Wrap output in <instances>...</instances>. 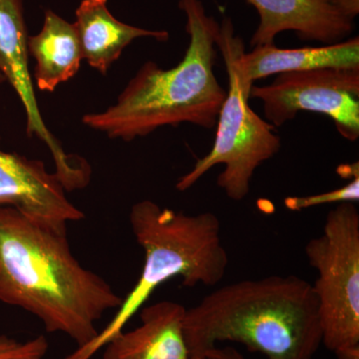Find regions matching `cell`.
Wrapping results in <instances>:
<instances>
[{"label":"cell","instance_id":"obj_3","mask_svg":"<svg viewBox=\"0 0 359 359\" xmlns=\"http://www.w3.org/2000/svg\"><path fill=\"white\" fill-rule=\"evenodd\" d=\"M179 8L185 13L190 39L183 60L171 69L153 61L144 63L114 105L84 115V125L125 142L183 123L216 127L226 97L214 70L219 23L201 0H180Z\"/></svg>","mask_w":359,"mask_h":359},{"label":"cell","instance_id":"obj_18","mask_svg":"<svg viewBox=\"0 0 359 359\" xmlns=\"http://www.w3.org/2000/svg\"><path fill=\"white\" fill-rule=\"evenodd\" d=\"M11 359H44L43 356H29V358H18Z\"/></svg>","mask_w":359,"mask_h":359},{"label":"cell","instance_id":"obj_15","mask_svg":"<svg viewBox=\"0 0 359 359\" xmlns=\"http://www.w3.org/2000/svg\"><path fill=\"white\" fill-rule=\"evenodd\" d=\"M359 200V175L353 177L346 185L318 194V195L304 196V197H287L283 204L287 210L292 212H301L309 208L327 204H341V203H358Z\"/></svg>","mask_w":359,"mask_h":359},{"label":"cell","instance_id":"obj_19","mask_svg":"<svg viewBox=\"0 0 359 359\" xmlns=\"http://www.w3.org/2000/svg\"><path fill=\"white\" fill-rule=\"evenodd\" d=\"M6 81V78H4V74H2L1 71H0V84L4 83Z\"/></svg>","mask_w":359,"mask_h":359},{"label":"cell","instance_id":"obj_14","mask_svg":"<svg viewBox=\"0 0 359 359\" xmlns=\"http://www.w3.org/2000/svg\"><path fill=\"white\" fill-rule=\"evenodd\" d=\"M28 54L35 59L34 78L40 91L53 92L79 71L81 47L74 23L54 11H45L43 26L28 36Z\"/></svg>","mask_w":359,"mask_h":359},{"label":"cell","instance_id":"obj_2","mask_svg":"<svg viewBox=\"0 0 359 359\" xmlns=\"http://www.w3.org/2000/svg\"><path fill=\"white\" fill-rule=\"evenodd\" d=\"M190 358L218 342L244 344L266 359H313L321 344L313 285L297 276H271L224 285L186 309Z\"/></svg>","mask_w":359,"mask_h":359},{"label":"cell","instance_id":"obj_10","mask_svg":"<svg viewBox=\"0 0 359 359\" xmlns=\"http://www.w3.org/2000/svg\"><path fill=\"white\" fill-rule=\"evenodd\" d=\"M0 207H11L39 223L67 224L85 218L66 197L55 173L44 163L0 149Z\"/></svg>","mask_w":359,"mask_h":359},{"label":"cell","instance_id":"obj_17","mask_svg":"<svg viewBox=\"0 0 359 359\" xmlns=\"http://www.w3.org/2000/svg\"><path fill=\"white\" fill-rule=\"evenodd\" d=\"M205 356L208 359H247L240 351L231 346H215L208 351Z\"/></svg>","mask_w":359,"mask_h":359},{"label":"cell","instance_id":"obj_12","mask_svg":"<svg viewBox=\"0 0 359 359\" xmlns=\"http://www.w3.org/2000/svg\"><path fill=\"white\" fill-rule=\"evenodd\" d=\"M238 76L247 88L271 75L320 69V68L359 67V39L353 37L320 47L280 49L275 45L255 47L245 52L241 45L236 56Z\"/></svg>","mask_w":359,"mask_h":359},{"label":"cell","instance_id":"obj_16","mask_svg":"<svg viewBox=\"0 0 359 359\" xmlns=\"http://www.w3.org/2000/svg\"><path fill=\"white\" fill-rule=\"evenodd\" d=\"M47 349L48 341L43 335L21 342L7 335L0 334V359L44 356Z\"/></svg>","mask_w":359,"mask_h":359},{"label":"cell","instance_id":"obj_5","mask_svg":"<svg viewBox=\"0 0 359 359\" xmlns=\"http://www.w3.org/2000/svg\"><path fill=\"white\" fill-rule=\"evenodd\" d=\"M243 43L231 20H224L219 25L217 47L226 65L229 89L217 121L214 146L179 179L176 187L181 192L195 185L217 165H223L217 184L231 200L240 202L249 195L257 168L278 154L282 146L275 127L250 107V89L241 81L236 66V56Z\"/></svg>","mask_w":359,"mask_h":359},{"label":"cell","instance_id":"obj_13","mask_svg":"<svg viewBox=\"0 0 359 359\" xmlns=\"http://www.w3.org/2000/svg\"><path fill=\"white\" fill-rule=\"evenodd\" d=\"M76 28L82 58L89 66L107 74L113 63L134 40L150 37L167 41L170 34L165 30H150L126 25L110 13L108 0H82L75 11Z\"/></svg>","mask_w":359,"mask_h":359},{"label":"cell","instance_id":"obj_9","mask_svg":"<svg viewBox=\"0 0 359 359\" xmlns=\"http://www.w3.org/2000/svg\"><path fill=\"white\" fill-rule=\"evenodd\" d=\"M259 22L250 46L275 45L280 33L294 32L304 41L337 43L351 36L359 14V0H247Z\"/></svg>","mask_w":359,"mask_h":359},{"label":"cell","instance_id":"obj_11","mask_svg":"<svg viewBox=\"0 0 359 359\" xmlns=\"http://www.w3.org/2000/svg\"><path fill=\"white\" fill-rule=\"evenodd\" d=\"M186 309L163 301L141 311V325L104 346L103 359H190L184 332Z\"/></svg>","mask_w":359,"mask_h":359},{"label":"cell","instance_id":"obj_1","mask_svg":"<svg viewBox=\"0 0 359 359\" xmlns=\"http://www.w3.org/2000/svg\"><path fill=\"white\" fill-rule=\"evenodd\" d=\"M123 297L71 252L67 224L39 223L0 207V302L36 316L48 332L78 347L98 334L96 323Z\"/></svg>","mask_w":359,"mask_h":359},{"label":"cell","instance_id":"obj_20","mask_svg":"<svg viewBox=\"0 0 359 359\" xmlns=\"http://www.w3.org/2000/svg\"><path fill=\"white\" fill-rule=\"evenodd\" d=\"M190 359H208L205 356H203V358H190Z\"/></svg>","mask_w":359,"mask_h":359},{"label":"cell","instance_id":"obj_8","mask_svg":"<svg viewBox=\"0 0 359 359\" xmlns=\"http://www.w3.org/2000/svg\"><path fill=\"white\" fill-rule=\"evenodd\" d=\"M27 40L23 0H0V71L25 107L26 133L37 137L50 150L55 174L65 190H80L89 184L91 167L80 156L67 154L45 125L28 68Z\"/></svg>","mask_w":359,"mask_h":359},{"label":"cell","instance_id":"obj_4","mask_svg":"<svg viewBox=\"0 0 359 359\" xmlns=\"http://www.w3.org/2000/svg\"><path fill=\"white\" fill-rule=\"evenodd\" d=\"M129 219L135 238L144 250L140 278L106 327L66 359L91 358L123 332L156 289L167 280L181 276L185 287L200 283L214 287L226 275L229 255L222 243L221 223L212 212L188 215L143 200L131 208Z\"/></svg>","mask_w":359,"mask_h":359},{"label":"cell","instance_id":"obj_6","mask_svg":"<svg viewBox=\"0 0 359 359\" xmlns=\"http://www.w3.org/2000/svg\"><path fill=\"white\" fill-rule=\"evenodd\" d=\"M318 271L313 285L321 344L337 359H359V212L341 203L328 212L323 233L304 248Z\"/></svg>","mask_w":359,"mask_h":359},{"label":"cell","instance_id":"obj_7","mask_svg":"<svg viewBox=\"0 0 359 359\" xmlns=\"http://www.w3.org/2000/svg\"><path fill=\"white\" fill-rule=\"evenodd\" d=\"M250 99L262 101L264 119L275 128L299 112L320 113L346 140L359 138V67L282 73L271 83L254 85Z\"/></svg>","mask_w":359,"mask_h":359}]
</instances>
